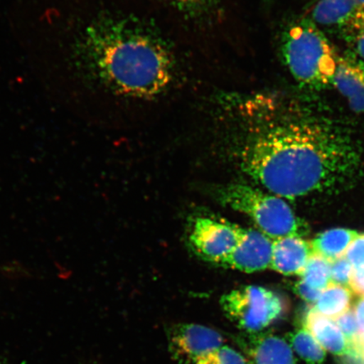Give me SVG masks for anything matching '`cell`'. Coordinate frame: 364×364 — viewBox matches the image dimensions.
I'll list each match as a JSON object with an SVG mask.
<instances>
[{
    "instance_id": "11",
    "label": "cell",
    "mask_w": 364,
    "mask_h": 364,
    "mask_svg": "<svg viewBox=\"0 0 364 364\" xmlns=\"http://www.w3.org/2000/svg\"><path fill=\"white\" fill-rule=\"evenodd\" d=\"M332 84L347 99L353 111L364 112V63L361 59L352 53L338 58Z\"/></svg>"
},
{
    "instance_id": "8",
    "label": "cell",
    "mask_w": 364,
    "mask_h": 364,
    "mask_svg": "<svg viewBox=\"0 0 364 364\" xmlns=\"http://www.w3.org/2000/svg\"><path fill=\"white\" fill-rule=\"evenodd\" d=\"M273 240L260 230L244 229L240 242L222 266L247 273L270 268Z\"/></svg>"
},
{
    "instance_id": "19",
    "label": "cell",
    "mask_w": 364,
    "mask_h": 364,
    "mask_svg": "<svg viewBox=\"0 0 364 364\" xmlns=\"http://www.w3.org/2000/svg\"><path fill=\"white\" fill-rule=\"evenodd\" d=\"M335 321L352 345L353 352H356L359 344V328L354 311L349 309Z\"/></svg>"
},
{
    "instance_id": "9",
    "label": "cell",
    "mask_w": 364,
    "mask_h": 364,
    "mask_svg": "<svg viewBox=\"0 0 364 364\" xmlns=\"http://www.w3.org/2000/svg\"><path fill=\"white\" fill-rule=\"evenodd\" d=\"M237 341L253 364H296L292 347L279 336L245 333Z\"/></svg>"
},
{
    "instance_id": "3",
    "label": "cell",
    "mask_w": 364,
    "mask_h": 364,
    "mask_svg": "<svg viewBox=\"0 0 364 364\" xmlns=\"http://www.w3.org/2000/svg\"><path fill=\"white\" fill-rule=\"evenodd\" d=\"M282 52L291 75L304 88L320 90L333 82L338 58L312 21H299L285 31Z\"/></svg>"
},
{
    "instance_id": "23",
    "label": "cell",
    "mask_w": 364,
    "mask_h": 364,
    "mask_svg": "<svg viewBox=\"0 0 364 364\" xmlns=\"http://www.w3.org/2000/svg\"><path fill=\"white\" fill-rule=\"evenodd\" d=\"M294 291L300 298L309 304L316 303L322 294L321 291L309 288V287L304 284L302 281H299L295 284Z\"/></svg>"
},
{
    "instance_id": "22",
    "label": "cell",
    "mask_w": 364,
    "mask_h": 364,
    "mask_svg": "<svg viewBox=\"0 0 364 364\" xmlns=\"http://www.w3.org/2000/svg\"><path fill=\"white\" fill-rule=\"evenodd\" d=\"M359 328V344L357 353L364 358V297H361L354 309Z\"/></svg>"
},
{
    "instance_id": "7",
    "label": "cell",
    "mask_w": 364,
    "mask_h": 364,
    "mask_svg": "<svg viewBox=\"0 0 364 364\" xmlns=\"http://www.w3.org/2000/svg\"><path fill=\"white\" fill-rule=\"evenodd\" d=\"M168 340L172 356L182 364H194L198 358L220 348L225 343L220 332L198 324L173 326Z\"/></svg>"
},
{
    "instance_id": "16",
    "label": "cell",
    "mask_w": 364,
    "mask_h": 364,
    "mask_svg": "<svg viewBox=\"0 0 364 364\" xmlns=\"http://www.w3.org/2000/svg\"><path fill=\"white\" fill-rule=\"evenodd\" d=\"M301 280L313 289L323 292L331 285V262L314 253L301 273Z\"/></svg>"
},
{
    "instance_id": "21",
    "label": "cell",
    "mask_w": 364,
    "mask_h": 364,
    "mask_svg": "<svg viewBox=\"0 0 364 364\" xmlns=\"http://www.w3.org/2000/svg\"><path fill=\"white\" fill-rule=\"evenodd\" d=\"M343 29L348 40L353 41L358 36L364 35V8H359Z\"/></svg>"
},
{
    "instance_id": "26",
    "label": "cell",
    "mask_w": 364,
    "mask_h": 364,
    "mask_svg": "<svg viewBox=\"0 0 364 364\" xmlns=\"http://www.w3.org/2000/svg\"><path fill=\"white\" fill-rule=\"evenodd\" d=\"M352 42L359 56L364 59V35L358 36Z\"/></svg>"
},
{
    "instance_id": "12",
    "label": "cell",
    "mask_w": 364,
    "mask_h": 364,
    "mask_svg": "<svg viewBox=\"0 0 364 364\" xmlns=\"http://www.w3.org/2000/svg\"><path fill=\"white\" fill-rule=\"evenodd\" d=\"M304 323V328L311 332L326 351L341 357L353 352L352 345L336 321L321 315L314 308L308 312Z\"/></svg>"
},
{
    "instance_id": "2",
    "label": "cell",
    "mask_w": 364,
    "mask_h": 364,
    "mask_svg": "<svg viewBox=\"0 0 364 364\" xmlns=\"http://www.w3.org/2000/svg\"><path fill=\"white\" fill-rule=\"evenodd\" d=\"M73 54L86 78L125 97H156L174 79V57L165 41L129 17L95 18L76 39Z\"/></svg>"
},
{
    "instance_id": "5",
    "label": "cell",
    "mask_w": 364,
    "mask_h": 364,
    "mask_svg": "<svg viewBox=\"0 0 364 364\" xmlns=\"http://www.w3.org/2000/svg\"><path fill=\"white\" fill-rule=\"evenodd\" d=\"M223 311L231 322L245 331L262 332L284 311V303L273 291L260 286H244L222 296Z\"/></svg>"
},
{
    "instance_id": "17",
    "label": "cell",
    "mask_w": 364,
    "mask_h": 364,
    "mask_svg": "<svg viewBox=\"0 0 364 364\" xmlns=\"http://www.w3.org/2000/svg\"><path fill=\"white\" fill-rule=\"evenodd\" d=\"M194 364H249L244 355L235 349L222 346L220 348L205 354Z\"/></svg>"
},
{
    "instance_id": "4",
    "label": "cell",
    "mask_w": 364,
    "mask_h": 364,
    "mask_svg": "<svg viewBox=\"0 0 364 364\" xmlns=\"http://www.w3.org/2000/svg\"><path fill=\"white\" fill-rule=\"evenodd\" d=\"M220 201L254 221L259 230L272 240L301 236L306 229L283 199L252 186L229 184L218 193Z\"/></svg>"
},
{
    "instance_id": "13",
    "label": "cell",
    "mask_w": 364,
    "mask_h": 364,
    "mask_svg": "<svg viewBox=\"0 0 364 364\" xmlns=\"http://www.w3.org/2000/svg\"><path fill=\"white\" fill-rule=\"evenodd\" d=\"M359 236L357 231L338 228L323 232L311 242L313 252L333 262L345 257L348 250Z\"/></svg>"
},
{
    "instance_id": "1",
    "label": "cell",
    "mask_w": 364,
    "mask_h": 364,
    "mask_svg": "<svg viewBox=\"0 0 364 364\" xmlns=\"http://www.w3.org/2000/svg\"><path fill=\"white\" fill-rule=\"evenodd\" d=\"M230 114L248 127L242 168L277 197L328 192L356 176L362 149L347 127L294 104L234 100Z\"/></svg>"
},
{
    "instance_id": "25",
    "label": "cell",
    "mask_w": 364,
    "mask_h": 364,
    "mask_svg": "<svg viewBox=\"0 0 364 364\" xmlns=\"http://www.w3.org/2000/svg\"><path fill=\"white\" fill-rule=\"evenodd\" d=\"M185 11H198L201 9L206 0H171Z\"/></svg>"
},
{
    "instance_id": "15",
    "label": "cell",
    "mask_w": 364,
    "mask_h": 364,
    "mask_svg": "<svg viewBox=\"0 0 364 364\" xmlns=\"http://www.w3.org/2000/svg\"><path fill=\"white\" fill-rule=\"evenodd\" d=\"M289 343L300 358L307 364H323L326 352L306 328H301L290 335Z\"/></svg>"
},
{
    "instance_id": "24",
    "label": "cell",
    "mask_w": 364,
    "mask_h": 364,
    "mask_svg": "<svg viewBox=\"0 0 364 364\" xmlns=\"http://www.w3.org/2000/svg\"><path fill=\"white\" fill-rule=\"evenodd\" d=\"M350 287L355 294L364 297V271H353Z\"/></svg>"
},
{
    "instance_id": "20",
    "label": "cell",
    "mask_w": 364,
    "mask_h": 364,
    "mask_svg": "<svg viewBox=\"0 0 364 364\" xmlns=\"http://www.w3.org/2000/svg\"><path fill=\"white\" fill-rule=\"evenodd\" d=\"M345 257L352 264L355 271H364V235H359L353 241Z\"/></svg>"
},
{
    "instance_id": "14",
    "label": "cell",
    "mask_w": 364,
    "mask_h": 364,
    "mask_svg": "<svg viewBox=\"0 0 364 364\" xmlns=\"http://www.w3.org/2000/svg\"><path fill=\"white\" fill-rule=\"evenodd\" d=\"M352 296L351 289L331 284L323 291L314 309L331 320H338L351 307Z\"/></svg>"
},
{
    "instance_id": "6",
    "label": "cell",
    "mask_w": 364,
    "mask_h": 364,
    "mask_svg": "<svg viewBox=\"0 0 364 364\" xmlns=\"http://www.w3.org/2000/svg\"><path fill=\"white\" fill-rule=\"evenodd\" d=\"M245 228L215 218H196L189 240L195 252L204 261L223 263L237 247Z\"/></svg>"
},
{
    "instance_id": "27",
    "label": "cell",
    "mask_w": 364,
    "mask_h": 364,
    "mask_svg": "<svg viewBox=\"0 0 364 364\" xmlns=\"http://www.w3.org/2000/svg\"><path fill=\"white\" fill-rule=\"evenodd\" d=\"M0 364H4V363H3L1 361H0Z\"/></svg>"
},
{
    "instance_id": "18",
    "label": "cell",
    "mask_w": 364,
    "mask_h": 364,
    "mask_svg": "<svg viewBox=\"0 0 364 364\" xmlns=\"http://www.w3.org/2000/svg\"><path fill=\"white\" fill-rule=\"evenodd\" d=\"M352 264L346 257L331 263V283L335 285L351 289V281L353 275Z\"/></svg>"
},
{
    "instance_id": "10",
    "label": "cell",
    "mask_w": 364,
    "mask_h": 364,
    "mask_svg": "<svg viewBox=\"0 0 364 364\" xmlns=\"http://www.w3.org/2000/svg\"><path fill=\"white\" fill-rule=\"evenodd\" d=\"M313 254L309 241L301 236H286L273 240L270 268L285 276H300Z\"/></svg>"
}]
</instances>
